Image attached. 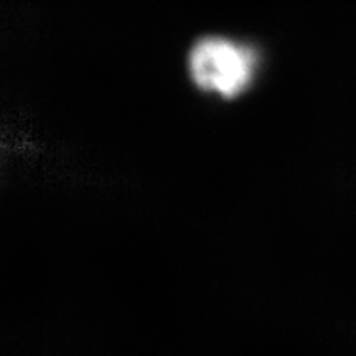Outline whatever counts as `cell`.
<instances>
[{"instance_id":"6da1fadb","label":"cell","mask_w":356,"mask_h":356,"mask_svg":"<svg viewBox=\"0 0 356 356\" xmlns=\"http://www.w3.org/2000/svg\"><path fill=\"white\" fill-rule=\"evenodd\" d=\"M188 66L191 79L200 89L231 99L251 86L257 58L246 44L208 37L200 40L190 51Z\"/></svg>"}]
</instances>
